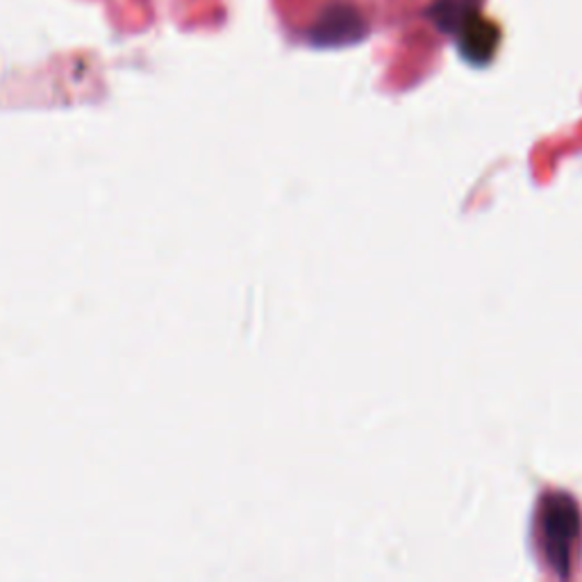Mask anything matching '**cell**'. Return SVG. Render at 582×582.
Segmentation results:
<instances>
[{"instance_id":"1","label":"cell","mask_w":582,"mask_h":582,"mask_svg":"<svg viewBox=\"0 0 582 582\" xmlns=\"http://www.w3.org/2000/svg\"><path fill=\"white\" fill-rule=\"evenodd\" d=\"M539 535L550 569L560 578H569L582 537V514L573 496L567 492H548L542 496Z\"/></svg>"},{"instance_id":"2","label":"cell","mask_w":582,"mask_h":582,"mask_svg":"<svg viewBox=\"0 0 582 582\" xmlns=\"http://www.w3.org/2000/svg\"><path fill=\"white\" fill-rule=\"evenodd\" d=\"M366 33L368 23L364 14L355 5L337 0L322 10L307 37L314 46H349L362 41Z\"/></svg>"},{"instance_id":"3","label":"cell","mask_w":582,"mask_h":582,"mask_svg":"<svg viewBox=\"0 0 582 582\" xmlns=\"http://www.w3.org/2000/svg\"><path fill=\"white\" fill-rule=\"evenodd\" d=\"M456 37H458L460 56L473 66L489 64L496 56L498 44H500L498 25L483 19L481 14L473 16Z\"/></svg>"},{"instance_id":"4","label":"cell","mask_w":582,"mask_h":582,"mask_svg":"<svg viewBox=\"0 0 582 582\" xmlns=\"http://www.w3.org/2000/svg\"><path fill=\"white\" fill-rule=\"evenodd\" d=\"M483 0H433L426 16L444 35H458L464 25L481 14Z\"/></svg>"}]
</instances>
